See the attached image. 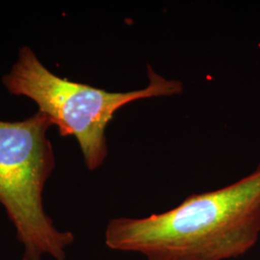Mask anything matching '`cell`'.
Returning a JSON list of instances; mask_svg holds the SVG:
<instances>
[{"label":"cell","mask_w":260,"mask_h":260,"mask_svg":"<svg viewBox=\"0 0 260 260\" xmlns=\"http://www.w3.org/2000/svg\"><path fill=\"white\" fill-rule=\"evenodd\" d=\"M149 85L144 89L112 93L59 77L51 73L25 46L2 82L10 93L26 96L36 103L59 129L61 136H74L91 172L103 166L108 155L105 129L114 114L128 103L151 98L173 96L182 92L183 84L167 79L148 66Z\"/></svg>","instance_id":"2"},{"label":"cell","mask_w":260,"mask_h":260,"mask_svg":"<svg viewBox=\"0 0 260 260\" xmlns=\"http://www.w3.org/2000/svg\"><path fill=\"white\" fill-rule=\"evenodd\" d=\"M259 234L260 164L233 184L189 196L166 212L113 219L105 244L147 260H225L250 251Z\"/></svg>","instance_id":"1"},{"label":"cell","mask_w":260,"mask_h":260,"mask_svg":"<svg viewBox=\"0 0 260 260\" xmlns=\"http://www.w3.org/2000/svg\"><path fill=\"white\" fill-rule=\"evenodd\" d=\"M52 121L42 112L23 121H0V204L23 245V260L50 255L66 260V249L75 241L60 232L43 205V191L55 168L47 130Z\"/></svg>","instance_id":"3"}]
</instances>
